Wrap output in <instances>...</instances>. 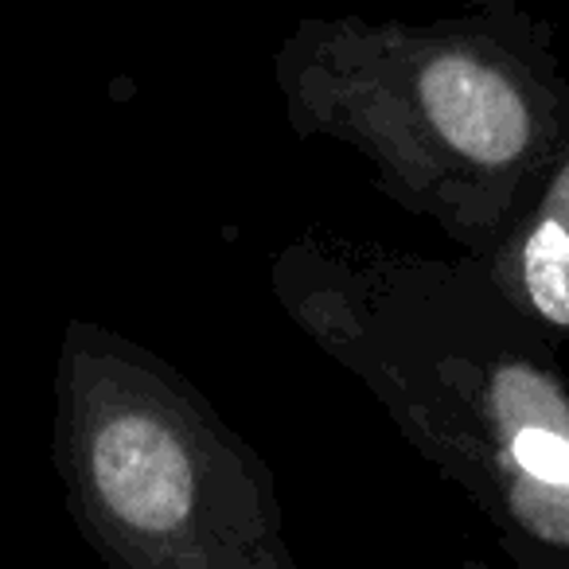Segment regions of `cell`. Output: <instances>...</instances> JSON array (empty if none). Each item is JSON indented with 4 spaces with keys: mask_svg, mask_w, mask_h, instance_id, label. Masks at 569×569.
<instances>
[{
    "mask_svg": "<svg viewBox=\"0 0 569 569\" xmlns=\"http://www.w3.org/2000/svg\"><path fill=\"white\" fill-rule=\"evenodd\" d=\"M273 289L522 566H569V379L488 261L309 238Z\"/></svg>",
    "mask_w": 569,
    "mask_h": 569,
    "instance_id": "1",
    "label": "cell"
},
{
    "mask_svg": "<svg viewBox=\"0 0 569 569\" xmlns=\"http://www.w3.org/2000/svg\"><path fill=\"white\" fill-rule=\"evenodd\" d=\"M284 121L371 168L375 188L491 258L569 152V79L522 0L413 24L305 17L273 56Z\"/></svg>",
    "mask_w": 569,
    "mask_h": 569,
    "instance_id": "2",
    "label": "cell"
},
{
    "mask_svg": "<svg viewBox=\"0 0 569 569\" xmlns=\"http://www.w3.org/2000/svg\"><path fill=\"white\" fill-rule=\"evenodd\" d=\"M51 457L82 542L118 569H297L273 468L157 351L71 320Z\"/></svg>",
    "mask_w": 569,
    "mask_h": 569,
    "instance_id": "3",
    "label": "cell"
},
{
    "mask_svg": "<svg viewBox=\"0 0 569 569\" xmlns=\"http://www.w3.org/2000/svg\"><path fill=\"white\" fill-rule=\"evenodd\" d=\"M507 293L542 328L569 336V152L546 180L538 203L491 258H483Z\"/></svg>",
    "mask_w": 569,
    "mask_h": 569,
    "instance_id": "4",
    "label": "cell"
}]
</instances>
